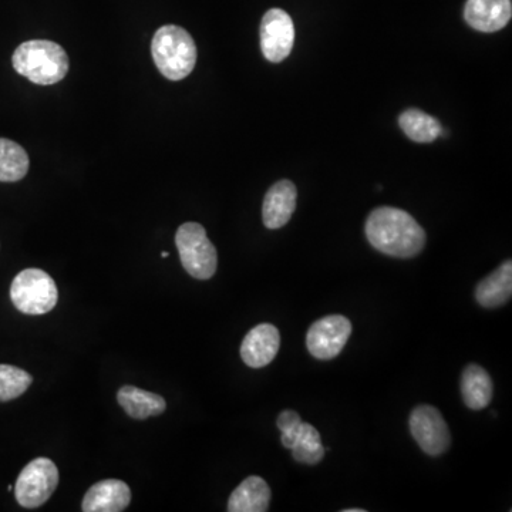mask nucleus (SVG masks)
I'll use <instances>...</instances> for the list:
<instances>
[{
  "instance_id": "1",
  "label": "nucleus",
  "mask_w": 512,
  "mask_h": 512,
  "mask_svg": "<svg viewBox=\"0 0 512 512\" xmlns=\"http://www.w3.org/2000/svg\"><path fill=\"white\" fill-rule=\"evenodd\" d=\"M366 237L373 248L393 258L409 259L426 245V231L409 212L393 207L376 208L366 222Z\"/></svg>"
},
{
  "instance_id": "2",
  "label": "nucleus",
  "mask_w": 512,
  "mask_h": 512,
  "mask_svg": "<svg viewBox=\"0 0 512 512\" xmlns=\"http://www.w3.org/2000/svg\"><path fill=\"white\" fill-rule=\"evenodd\" d=\"M12 64L20 76L40 86L62 82L69 72V56L50 40H29L15 50Z\"/></svg>"
},
{
  "instance_id": "3",
  "label": "nucleus",
  "mask_w": 512,
  "mask_h": 512,
  "mask_svg": "<svg viewBox=\"0 0 512 512\" xmlns=\"http://www.w3.org/2000/svg\"><path fill=\"white\" fill-rule=\"evenodd\" d=\"M154 63L164 77L180 82L190 76L197 64V46L187 30L165 25L157 30L151 43Z\"/></svg>"
},
{
  "instance_id": "4",
  "label": "nucleus",
  "mask_w": 512,
  "mask_h": 512,
  "mask_svg": "<svg viewBox=\"0 0 512 512\" xmlns=\"http://www.w3.org/2000/svg\"><path fill=\"white\" fill-rule=\"evenodd\" d=\"M175 245L181 264L192 278L207 281L218 268V254L207 231L198 222H185L178 228Z\"/></svg>"
},
{
  "instance_id": "5",
  "label": "nucleus",
  "mask_w": 512,
  "mask_h": 512,
  "mask_svg": "<svg viewBox=\"0 0 512 512\" xmlns=\"http://www.w3.org/2000/svg\"><path fill=\"white\" fill-rule=\"evenodd\" d=\"M10 299L25 315H45L55 309L59 292L52 276L42 269L29 268L13 279Z\"/></svg>"
},
{
  "instance_id": "6",
  "label": "nucleus",
  "mask_w": 512,
  "mask_h": 512,
  "mask_svg": "<svg viewBox=\"0 0 512 512\" xmlns=\"http://www.w3.org/2000/svg\"><path fill=\"white\" fill-rule=\"evenodd\" d=\"M59 485V470L49 458L40 457L23 468L15 485L20 507L39 508L49 501Z\"/></svg>"
},
{
  "instance_id": "7",
  "label": "nucleus",
  "mask_w": 512,
  "mask_h": 512,
  "mask_svg": "<svg viewBox=\"0 0 512 512\" xmlns=\"http://www.w3.org/2000/svg\"><path fill=\"white\" fill-rule=\"evenodd\" d=\"M409 426L413 439L429 456H441L450 448V429L436 407L430 404L417 406L410 414Z\"/></svg>"
},
{
  "instance_id": "8",
  "label": "nucleus",
  "mask_w": 512,
  "mask_h": 512,
  "mask_svg": "<svg viewBox=\"0 0 512 512\" xmlns=\"http://www.w3.org/2000/svg\"><path fill=\"white\" fill-rule=\"evenodd\" d=\"M350 335H352V323L346 316H326L309 328L306 335V348L315 359H335L345 348Z\"/></svg>"
},
{
  "instance_id": "9",
  "label": "nucleus",
  "mask_w": 512,
  "mask_h": 512,
  "mask_svg": "<svg viewBox=\"0 0 512 512\" xmlns=\"http://www.w3.org/2000/svg\"><path fill=\"white\" fill-rule=\"evenodd\" d=\"M259 35L262 53L269 62L281 63L291 55L295 42V26L285 10H268L262 18Z\"/></svg>"
},
{
  "instance_id": "10",
  "label": "nucleus",
  "mask_w": 512,
  "mask_h": 512,
  "mask_svg": "<svg viewBox=\"0 0 512 512\" xmlns=\"http://www.w3.org/2000/svg\"><path fill=\"white\" fill-rule=\"evenodd\" d=\"M281 348V333L271 323H261L249 330L241 345V357L252 369L268 366Z\"/></svg>"
},
{
  "instance_id": "11",
  "label": "nucleus",
  "mask_w": 512,
  "mask_h": 512,
  "mask_svg": "<svg viewBox=\"0 0 512 512\" xmlns=\"http://www.w3.org/2000/svg\"><path fill=\"white\" fill-rule=\"evenodd\" d=\"M511 16V0H467L464 8V19L478 32H498L508 25Z\"/></svg>"
},
{
  "instance_id": "12",
  "label": "nucleus",
  "mask_w": 512,
  "mask_h": 512,
  "mask_svg": "<svg viewBox=\"0 0 512 512\" xmlns=\"http://www.w3.org/2000/svg\"><path fill=\"white\" fill-rule=\"evenodd\" d=\"M298 190L295 184L288 180L278 181L266 192L262 220L268 229L285 227L296 210Z\"/></svg>"
},
{
  "instance_id": "13",
  "label": "nucleus",
  "mask_w": 512,
  "mask_h": 512,
  "mask_svg": "<svg viewBox=\"0 0 512 512\" xmlns=\"http://www.w3.org/2000/svg\"><path fill=\"white\" fill-rule=\"evenodd\" d=\"M131 501L130 487L124 481L104 480L90 487L84 495V512H120L126 510Z\"/></svg>"
},
{
  "instance_id": "14",
  "label": "nucleus",
  "mask_w": 512,
  "mask_h": 512,
  "mask_svg": "<svg viewBox=\"0 0 512 512\" xmlns=\"http://www.w3.org/2000/svg\"><path fill=\"white\" fill-rule=\"evenodd\" d=\"M271 503V488L264 478L248 477L235 488L228 501L229 512H266Z\"/></svg>"
},
{
  "instance_id": "15",
  "label": "nucleus",
  "mask_w": 512,
  "mask_h": 512,
  "mask_svg": "<svg viewBox=\"0 0 512 512\" xmlns=\"http://www.w3.org/2000/svg\"><path fill=\"white\" fill-rule=\"evenodd\" d=\"M512 295V262L508 259L493 274L484 278L476 288V299L483 308H500Z\"/></svg>"
},
{
  "instance_id": "16",
  "label": "nucleus",
  "mask_w": 512,
  "mask_h": 512,
  "mask_svg": "<svg viewBox=\"0 0 512 512\" xmlns=\"http://www.w3.org/2000/svg\"><path fill=\"white\" fill-rule=\"evenodd\" d=\"M461 396L468 409L483 410L494 396L493 380L484 367L468 365L461 376Z\"/></svg>"
},
{
  "instance_id": "17",
  "label": "nucleus",
  "mask_w": 512,
  "mask_h": 512,
  "mask_svg": "<svg viewBox=\"0 0 512 512\" xmlns=\"http://www.w3.org/2000/svg\"><path fill=\"white\" fill-rule=\"evenodd\" d=\"M117 400L124 412L136 420H146L148 417L160 416L167 409L163 397L156 393L146 392L134 386H123L117 393Z\"/></svg>"
},
{
  "instance_id": "18",
  "label": "nucleus",
  "mask_w": 512,
  "mask_h": 512,
  "mask_svg": "<svg viewBox=\"0 0 512 512\" xmlns=\"http://www.w3.org/2000/svg\"><path fill=\"white\" fill-rule=\"evenodd\" d=\"M400 128L414 143H433L441 136V124L430 114L417 109L404 111L399 117Z\"/></svg>"
},
{
  "instance_id": "19",
  "label": "nucleus",
  "mask_w": 512,
  "mask_h": 512,
  "mask_svg": "<svg viewBox=\"0 0 512 512\" xmlns=\"http://www.w3.org/2000/svg\"><path fill=\"white\" fill-rule=\"evenodd\" d=\"M29 171V156L25 148L8 138H0V181L16 183Z\"/></svg>"
},
{
  "instance_id": "20",
  "label": "nucleus",
  "mask_w": 512,
  "mask_h": 512,
  "mask_svg": "<svg viewBox=\"0 0 512 512\" xmlns=\"http://www.w3.org/2000/svg\"><path fill=\"white\" fill-rule=\"evenodd\" d=\"M292 456L298 463L316 466L325 457V447L319 431L308 423H302L291 447Z\"/></svg>"
},
{
  "instance_id": "21",
  "label": "nucleus",
  "mask_w": 512,
  "mask_h": 512,
  "mask_svg": "<svg viewBox=\"0 0 512 512\" xmlns=\"http://www.w3.org/2000/svg\"><path fill=\"white\" fill-rule=\"evenodd\" d=\"M33 382L25 370L10 365H0V402L18 399Z\"/></svg>"
},
{
  "instance_id": "22",
  "label": "nucleus",
  "mask_w": 512,
  "mask_h": 512,
  "mask_svg": "<svg viewBox=\"0 0 512 512\" xmlns=\"http://www.w3.org/2000/svg\"><path fill=\"white\" fill-rule=\"evenodd\" d=\"M302 419L298 413L293 412V410H284L278 416V420H276V426H278L279 431H281V441L284 444V447L291 450L293 443H295L296 434H298L299 429H301Z\"/></svg>"
},
{
  "instance_id": "23",
  "label": "nucleus",
  "mask_w": 512,
  "mask_h": 512,
  "mask_svg": "<svg viewBox=\"0 0 512 512\" xmlns=\"http://www.w3.org/2000/svg\"><path fill=\"white\" fill-rule=\"evenodd\" d=\"M365 510H360V508H353V510H343V512H363Z\"/></svg>"
},
{
  "instance_id": "24",
  "label": "nucleus",
  "mask_w": 512,
  "mask_h": 512,
  "mask_svg": "<svg viewBox=\"0 0 512 512\" xmlns=\"http://www.w3.org/2000/svg\"><path fill=\"white\" fill-rule=\"evenodd\" d=\"M168 255H170V254H168V252H163V254H161V256H163V258H168Z\"/></svg>"
}]
</instances>
